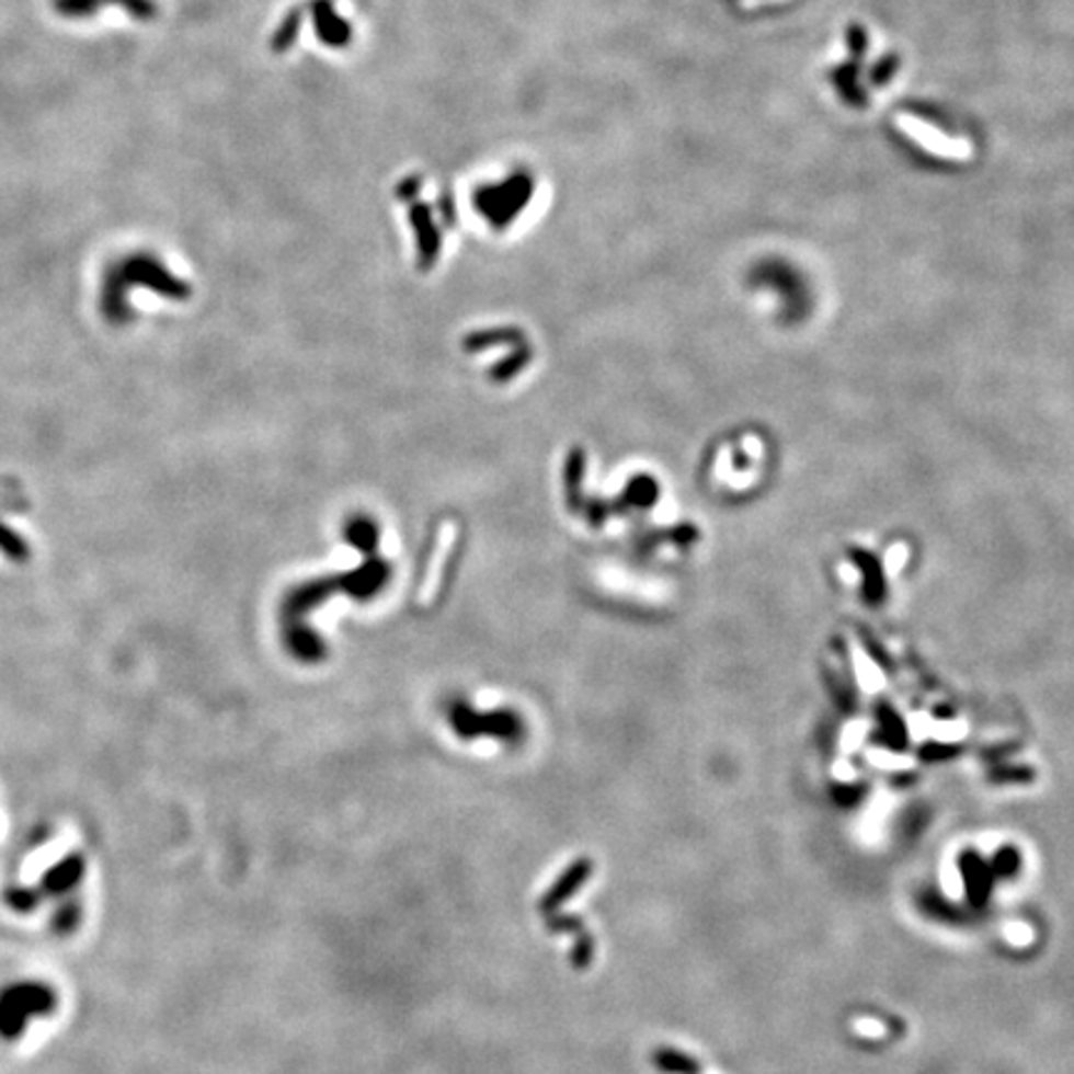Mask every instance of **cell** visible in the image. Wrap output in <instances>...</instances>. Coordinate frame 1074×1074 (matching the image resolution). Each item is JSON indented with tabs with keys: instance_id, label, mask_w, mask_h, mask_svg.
<instances>
[{
	"instance_id": "obj_1",
	"label": "cell",
	"mask_w": 1074,
	"mask_h": 1074,
	"mask_svg": "<svg viewBox=\"0 0 1074 1074\" xmlns=\"http://www.w3.org/2000/svg\"><path fill=\"white\" fill-rule=\"evenodd\" d=\"M960 870L966 876L968 895L975 905H985L990 895V886H993V870H990L983 858H978V854H962L960 858Z\"/></svg>"
},
{
	"instance_id": "obj_2",
	"label": "cell",
	"mask_w": 1074,
	"mask_h": 1074,
	"mask_svg": "<svg viewBox=\"0 0 1074 1074\" xmlns=\"http://www.w3.org/2000/svg\"><path fill=\"white\" fill-rule=\"evenodd\" d=\"M660 1064L664 1070H670V1072H679V1074H699V1062H694L689 1058H684V1054H674V1052H664V1058H660Z\"/></svg>"
},
{
	"instance_id": "obj_3",
	"label": "cell",
	"mask_w": 1074,
	"mask_h": 1074,
	"mask_svg": "<svg viewBox=\"0 0 1074 1074\" xmlns=\"http://www.w3.org/2000/svg\"><path fill=\"white\" fill-rule=\"evenodd\" d=\"M1017 866H1020V856H1017V850L1013 848H1005L1003 854L995 858V870L999 876H1013Z\"/></svg>"
}]
</instances>
